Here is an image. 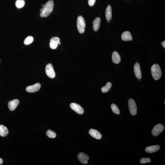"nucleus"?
Listing matches in <instances>:
<instances>
[{"mask_svg":"<svg viewBox=\"0 0 165 165\" xmlns=\"http://www.w3.org/2000/svg\"><path fill=\"white\" fill-rule=\"evenodd\" d=\"M160 149L159 145H156L153 146H148L145 149V151L147 153H151L158 151Z\"/></svg>","mask_w":165,"mask_h":165,"instance_id":"2eb2a0df","label":"nucleus"},{"mask_svg":"<svg viewBox=\"0 0 165 165\" xmlns=\"http://www.w3.org/2000/svg\"><path fill=\"white\" fill-rule=\"evenodd\" d=\"M90 135L92 137L97 139H100L102 137L101 134L97 130L92 129H90L89 131Z\"/></svg>","mask_w":165,"mask_h":165,"instance_id":"ddd939ff","label":"nucleus"},{"mask_svg":"<svg viewBox=\"0 0 165 165\" xmlns=\"http://www.w3.org/2000/svg\"><path fill=\"white\" fill-rule=\"evenodd\" d=\"M41 87V84L39 83H37L32 86L27 87L26 90L27 92H28L34 93L38 91Z\"/></svg>","mask_w":165,"mask_h":165,"instance_id":"6e6552de","label":"nucleus"},{"mask_svg":"<svg viewBox=\"0 0 165 165\" xmlns=\"http://www.w3.org/2000/svg\"><path fill=\"white\" fill-rule=\"evenodd\" d=\"M140 81V79H139V81Z\"/></svg>","mask_w":165,"mask_h":165,"instance_id":"7c9ffc66","label":"nucleus"},{"mask_svg":"<svg viewBox=\"0 0 165 165\" xmlns=\"http://www.w3.org/2000/svg\"><path fill=\"white\" fill-rule=\"evenodd\" d=\"M134 72L136 77L139 79H141L142 77V73L140 65L138 63H136L134 65Z\"/></svg>","mask_w":165,"mask_h":165,"instance_id":"f8f14e48","label":"nucleus"},{"mask_svg":"<svg viewBox=\"0 0 165 165\" xmlns=\"http://www.w3.org/2000/svg\"><path fill=\"white\" fill-rule=\"evenodd\" d=\"M112 59L113 63L116 64H119L121 62V58L120 55L117 52H114L112 55Z\"/></svg>","mask_w":165,"mask_h":165,"instance_id":"4468645a","label":"nucleus"},{"mask_svg":"<svg viewBox=\"0 0 165 165\" xmlns=\"http://www.w3.org/2000/svg\"><path fill=\"white\" fill-rule=\"evenodd\" d=\"M164 127L161 124H157L154 127L152 130V135L154 136H157L160 134L164 130Z\"/></svg>","mask_w":165,"mask_h":165,"instance_id":"423d86ee","label":"nucleus"},{"mask_svg":"<svg viewBox=\"0 0 165 165\" xmlns=\"http://www.w3.org/2000/svg\"><path fill=\"white\" fill-rule=\"evenodd\" d=\"M101 19L100 18L97 17L95 18L93 22V29L95 31H97L99 30L100 26Z\"/></svg>","mask_w":165,"mask_h":165,"instance_id":"f3484780","label":"nucleus"},{"mask_svg":"<svg viewBox=\"0 0 165 165\" xmlns=\"http://www.w3.org/2000/svg\"><path fill=\"white\" fill-rule=\"evenodd\" d=\"M111 108L114 113L117 115H119L120 113V111L118 108V107L115 104H112L111 105Z\"/></svg>","mask_w":165,"mask_h":165,"instance_id":"4be33fe9","label":"nucleus"},{"mask_svg":"<svg viewBox=\"0 0 165 165\" xmlns=\"http://www.w3.org/2000/svg\"><path fill=\"white\" fill-rule=\"evenodd\" d=\"M70 107L77 113L82 115L84 113V110L79 105L75 103H72L70 104Z\"/></svg>","mask_w":165,"mask_h":165,"instance_id":"0eeeda50","label":"nucleus"},{"mask_svg":"<svg viewBox=\"0 0 165 165\" xmlns=\"http://www.w3.org/2000/svg\"><path fill=\"white\" fill-rule=\"evenodd\" d=\"M77 28L80 33H84L86 27V22L84 18L81 16L78 17L77 21Z\"/></svg>","mask_w":165,"mask_h":165,"instance_id":"7ed1b4c3","label":"nucleus"},{"mask_svg":"<svg viewBox=\"0 0 165 165\" xmlns=\"http://www.w3.org/2000/svg\"><path fill=\"white\" fill-rule=\"evenodd\" d=\"M96 0H88V4L90 6H92L95 4Z\"/></svg>","mask_w":165,"mask_h":165,"instance_id":"a878e982","label":"nucleus"},{"mask_svg":"<svg viewBox=\"0 0 165 165\" xmlns=\"http://www.w3.org/2000/svg\"><path fill=\"white\" fill-rule=\"evenodd\" d=\"M54 5V2L52 0H49L48 1L45 5L43 11L41 13V17H46L49 15L53 10Z\"/></svg>","mask_w":165,"mask_h":165,"instance_id":"f257e3e1","label":"nucleus"},{"mask_svg":"<svg viewBox=\"0 0 165 165\" xmlns=\"http://www.w3.org/2000/svg\"><path fill=\"white\" fill-rule=\"evenodd\" d=\"M60 39L57 37H54L52 38L50 40V48L52 49H56L59 45Z\"/></svg>","mask_w":165,"mask_h":165,"instance_id":"9d476101","label":"nucleus"},{"mask_svg":"<svg viewBox=\"0 0 165 165\" xmlns=\"http://www.w3.org/2000/svg\"><path fill=\"white\" fill-rule=\"evenodd\" d=\"M25 2L24 0H17L15 3V5L18 8H21L24 6Z\"/></svg>","mask_w":165,"mask_h":165,"instance_id":"412c9836","label":"nucleus"},{"mask_svg":"<svg viewBox=\"0 0 165 165\" xmlns=\"http://www.w3.org/2000/svg\"><path fill=\"white\" fill-rule=\"evenodd\" d=\"M108 21V22H110V21H109V20H108V21Z\"/></svg>","mask_w":165,"mask_h":165,"instance_id":"c756f323","label":"nucleus"},{"mask_svg":"<svg viewBox=\"0 0 165 165\" xmlns=\"http://www.w3.org/2000/svg\"><path fill=\"white\" fill-rule=\"evenodd\" d=\"M33 41V38L32 36H29L25 39L24 41L25 45H28L31 43Z\"/></svg>","mask_w":165,"mask_h":165,"instance_id":"b1692460","label":"nucleus"},{"mask_svg":"<svg viewBox=\"0 0 165 165\" xmlns=\"http://www.w3.org/2000/svg\"><path fill=\"white\" fill-rule=\"evenodd\" d=\"M19 100L15 99L10 101L8 103V108L10 111H13L15 110L19 105Z\"/></svg>","mask_w":165,"mask_h":165,"instance_id":"9b49d317","label":"nucleus"},{"mask_svg":"<svg viewBox=\"0 0 165 165\" xmlns=\"http://www.w3.org/2000/svg\"><path fill=\"white\" fill-rule=\"evenodd\" d=\"M42 8H44L45 7V5L43 4L42 5Z\"/></svg>","mask_w":165,"mask_h":165,"instance_id":"c85d7f7f","label":"nucleus"},{"mask_svg":"<svg viewBox=\"0 0 165 165\" xmlns=\"http://www.w3.org/2000/svg\"><path fill=\"white\" fill-rule=\"evenodd\" d=\"M128 105L130 114L133 116L136 115L137 113V107L135 101L132 99H129Z\"/></svg>","mask_w":165,"mask_h":165,"instance_id":"20e7f679","label":"nucleus"},{"mask_svg":"<svg viewBox=\"0 0 165 165\" xmlns=\"http://www.w3.org/2000/svg\"><path fill=\"white\" fill-rule=\"evenodd\" d=\"M121 38L123 40L125 41H131L132 40L131 33L128 31L123 32L121 35Z\"/></svg>","mask_w":165,"mask_h":165,"instance_id":"dca6fc26","label":"nucleus"},{"mask_svg":"<svg viewBox=\"0 0 165 165\" xmlns=\"http://www.w3.org/2000/svg\"><path fill=\"white\" fill-rule=\"evenodd\" d=\"M164 104H165V101H164Z\"/></svg>","mask_w":165,"mask_h":165,"instance_id":"2f4dec72","label":"nucleus"},{"mask_svg":"<svg viewBox=\"0 0 165 165\" xmlns=\"http://www.w3.org/2000/svg\"><path fill=\"white\" fill-rule=\"evenodd\" d=\"M9 131L8 129L2 125H0V136L2 137L6 136L8 135Z\"/></svg>","mask_w":165,"mask_h":165,"instance_id":"a211bd4d","label":"nucleus"},{"mask_svg":"<svg viewBox=\"0 0 165 165\" xmlns=\"http://www.w3.org/2000/svg\"><path fill=\"white\" fill-rule=\"evenodd\" d=\"M106 17L107 20L110 21L112 18V8L111 6L108 5L106 9V13H105Z\"/></svg>","mask_w":165,"mask_h":165,"instance_id":"6ab92c4d","label":"nucleus"},{"mask_svg":"<svg viewBox=\"0 0 165 165\" xmlns=\"http://www.w3.org/2000/svg\"><path fill=\"white\" fill-rule=\"evenodd\" d=\"M78 158L80 162L83 164H87L88 163L89 157L86 154L81 152L78 155Z\"/></svg>","mask_w":165,"mask_h":165,"instance_id":"1a4fd4ad","label":"nucleus"},{"mask_svg":"<svg viewBox=\"0 0 165 165\" xmlns=\"http://www.w3.org/2000/svg\"><path fill=\"white\" fill-rule=\"evenodd\" d=\"M112 86V84L110 82H108L106 86L103 87L101 88V91L103 93H106L108 92L111 88Z\"/></svg>","mask_w":165,"mask_h":165,"instance_id":"aec40b11","label":"nucleus"},{"mask_svg":"<svg viewBox=\"0 0 165 165\" xmlns=\"http://www.w3.org/2000/svg\"><path fill=\"white\" fill-rule=\"evenodd\" d=\"M45 71L47 75L50 78H54L55 77V72L52 65L50 63H49L46 65Z\"/></svg>","mask_w":165,"mask_h":165,"instance_id":"39448f33","label":"nucleus"},{"mask_svg":"<svg viewBox=\"0 0 165 165\" xmlns=\"http://www.w3.org/2000/svg\"><path fill=\"white\" fill-rule=\"evenodd\" d=\"M151 71L152 77L154 79L158 80L160 78L162 75V71L158 65H153L151 67Z\"/></svg>","mask_w":165,"mask_h":165,"instance_id":"f03ea898","label":"nucleus"},{"mask_svg":"<svg viewBox=\"0 0 165 165\" xmlns=\"http://www.w3.org/2000/svg\"><path fill=\"white\" fill-rule=\"evenodd\" d=\"M161 44H162V46L163 47H164V48H165V41H164L162 42V43H161Z\"/></svg>","mask_w":165,"mask_h":165,"instance_id":"bb28decb","label":"nucleus"},{"mask_svg":"<svg viewBox=\"0 0 165 165\" xmlns=\"http://www.w3.org/2000/svg\"><path fill=\"white\" fill-rule=\"evenodd\" d=\"M3 163V160L2 159L0 158V165L2 164Z\"/></svg>","mask_w":165,"mask_h":165,"instance_id":"cd10ccee","label":"nucleus"},{"mask_svg":"<svg viewBox=\"0 0 165 165\" xmlns=\"http://www.w3.org/2000/svg\"><path fill=\"white\" fill-rule=\"evenodd\" d=\"M151 160L148 158H143L140 160V162L141 164H144L145 163H149L151 162Z\"/></svg>","mask_w":165,"mask_h":165,"instance_id":"393cba45","label":"nucleus"},{"mask_svg":"<svg viewBox=\"0 0 165 165\" xmlns=\"http://www.w3.org/2000/svg\"><path fill=\"white\" fill-rule=\"evenodd\" d=\"M46 134L47 136L50 138H55L56 136L55 132L50 129L47 130Z\"/></svg>","mask_w":165,"mask_h":165,"instance_id":"5701e85b","label":"nucleus"}]
</instances>
